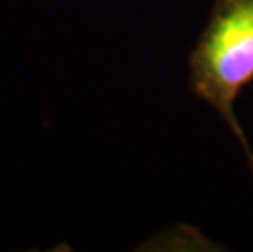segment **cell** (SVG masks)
Returning a JSON list of instances; mask_svg holds the SVG:
<instances>
[{"label":"cell","mask_w":253,"mask_h":252,"mask_svg":"<svg viewBox=\"0 0 253 252\" xmlns=\"http://www.w3.org/2000/svg\"><path fill=\"white\" fill-rule=\"evenodd\" d=\"M188 87L225 123L253 174V148L235 103L253 84V0H216L188 57Z\"/></svg>","instance_id":"cell-1"}]
</instances>
